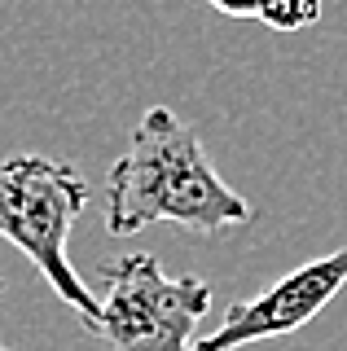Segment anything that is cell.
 Wrapping results in <instances>:
<instances>
[{
    "label": "cell",
    "instance_id": "5",
    "mask_svg": "<svg viewBox=\"0 0 347 351\" xmlns=\"http://www.w3.org/2000/svg\"><path fill=\"white\" fill-rule=\"evenodd\" d=\"M229 18H255L273 31H303L321 18V0H207Z\"/></svg>",
    "mask_w": 347,
    "mask_h": 351
},
{
    "label": "cell",
    "instance_id": "3",
    "mask_svg": "<svg viewBox=\"0 0 347 351\" xmlns=\"http://www.w3.org/2000/svg\"><path fill=\"white\" fill-rule=\"evenodd\" d=\"M110 294L101 303L97 334L115 351H189L193 329L211 307L202 277H167L145 250L106 263Z\"/></svg>",
    "mask_w": 347,
    "mask_h": 351
},
{
    "label": "cell",
    "instance_id": "4",
    "mask_svg": "<svg viewBox=\"0 0 347 351\" xmlns=\"http://www.w3.org/2000/svg\"><path fill=\"white\" fill-rule=\"evenodd\" d=\"M343 285H347V250L321 255V259L303 263L295 272H286L281 281H273L264 294H255L246 303H233L224 325L215 334L198 338V343H189V351H237L246 343H259V338L295 334Z\"/></svg>",
    "mask_w": 347,
    "mask_h": 351
},
{
    "label": "cell",
    "instance_id": "1",
    "mask_svg": "<svg viewBox=\"0 0 347 351\" xmlns=\"http://www.w3.org/2000/svg\"><path fill=\"white\" fill-rule=\"evenodd\" d=\"M251 202L211 167L198 132L167 106H149L141 114L128 154L106 180V228L115 237H132L158 219L211 237L251 224Z\"/></svg>",
    "mask_w": 347,
    "mask_h": 351
},
{
    "label": "cell",
    "instance_id": "2",
    "mask_svg": "<svg viewBox=\"0 0 347 351\" xmlns=\"http://www.w3.org/2000/svg\"><path fill=\"white\" fill-rule=\"evenodd\" d=\"M88 180L71 162H53L45 154H18L0 167V237L14 241L53 285V294L80 312L84 329L97 334L101 303L67 259L71 224L88 206Z\"/></svg>",
    "mask_w": 347,
    "mask_h": 351
},
{
    "label": "cell",
    "instance_id": "6",
    "mask_svg": "<svg viewBox=\"0 0 347 351\" xmlns=\"http://www.w3.org/2000/svg\"><path fill=\"white\" fill-rule=\"evenodd\" d=\"M0 294H5V281H0Z\"/></svg>",
    "mask_w": 347,
    "mask_h": 351
},
{
    "label": "cell",
    "instance_id": "7",
    "mask_svg": "<svg viewBox=\"0 0 347 351\" xmlns=\"http://www.w3.org/2000/svg\"><path fill=\"white\" fill-rule=\"evenodd\" d=\"M0 351H9V347H0Z\"/></svg>",
    "mask_w": 347,
    "mask_h": 351
}]
</instances>
